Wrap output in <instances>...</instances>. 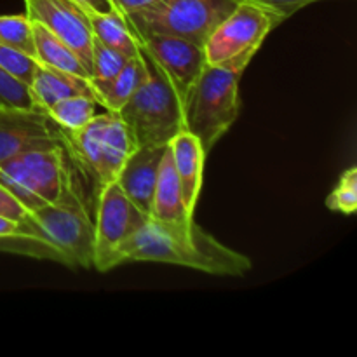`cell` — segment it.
<instances>
[{
	"label": "cell",
	"mask_w": 357,
	"mask_h": 357,
	"mask_svg": "<svg viewBox=\"0 0 357 357\" xmlns=\"http://www.w3.org/2000/svg\"><path fill=\"white\" fill-rule=\"evenodd\" d=\"M98 101L91 96H70L49 107L47 115L56 126L65 131H77L84 128L96 115Z\"/></svg>",
	"instance_id": "20"
},
{
	"label": "cell",
	"mask_w": 357,
	"mask_h": 357,
	"mask_svg": "<svg viewBox=\"0 0 357 357\" xmlns=\"http://www.w3.org/2000/svg\"><path fill=\"white\" fill-rule=\"evenodd\" d=\"M150 218L167 223H187L194 220V215H190L187 206H185L183 192H181L176 169H174L169 145H167L162 160H160Z\"/></svg>",
	"instance_id": "16"
},
{
	"label": "cell",
	"mask_w": 357,
	"mask_h": 357,
	"mask_svg": "<svg viewBox=\"0 0 357 357\" xmlns=\"http://www.w3.org/2000/svg\"><path fill=\"white\" fill-rule=\"evenodd\" d=\"M28 89H30V96L35 107L44 108V110L58 103L59 100H65V98L70 96L94 98L91 79L75 75V73L63 72V70L42 65L38 61Z\"/></svg>",
	"instance_id": "15"
},
{
	"label": "cell",
	"mask_w": 357,
	"mask_h": 357,
	"mask_svg": "<svg viewBox=\"0 0 357 357\" xmlns=\"http://www.w3.org/2000/svg\"><path fill=\"white\" fill-rule=\"evenodd\" d=\"M75 2L86 10H98V13H103V10L112 9L110 0H75Z\"/></svg>",
	"instance_id": "29"
},
{
	"label": "cell",
	"mask_w": 357,
	"mask_h": 357,
	"mask_svg": "<svg viewBox=\"0 0 357 357\" xmlns=\"http://www.w3.org/2000/svg\"><path fill=\"white\" fill-rule=\"evenodd\" d=\"M86 14L91 30H93V37L96 40L108 45V47H114L115 51L122 52L128 58H135L139 54L138 40H136L128 20L121 10L112 7L110 10H103V13L86 10Z\"/></svg>",
	"instance_id": "18"
},
{
	"label": "cell",
	"mask_w": 357,
	"mask_h": 357,
	"mask_svg": "<svg viewBox=\"0 0 357 357\" xmlns=\"http://www.w3.org/2000/svg\"><path fill=\"white\" fill-rule=\"evenodd\" d=\"M155 2H159V0H110L112 7H115L117 10H121L124 16L139 13V10L153 6Z\"/></svg>",
	"instance_id": "28"
},
{
	"label": "cell",
	"mask_w": 357,
	"mask_h": 357,
	"mask_svg": "<svg viewBox=\"0 0 357 357\" xmlns=\"http://www.w3.org/2000/svg\"><path fill=\"white\" fill-rule=\"evenodd\" d=\"M0 251L66 267H93L94 220L70 167H66L61 195L16 222L13 234L0 237Z\"/></svg>",
	"instance_id": "1"
},
{
	"label": "cell",
	"mask_w": 357,
	"mask_h": 357,
	"mask_svg": "<svg viewBox=\"0 0 357 357\" xmlns=\"http://www.w3.org/2000/svg\"><path fill=\"white\" fill-rule=\"evenodd\" d=\"M14 229H16V222H14V220L0 216V237L9 236V234H13Z\"/></svg>",
	"instance_id": "30"
},
{
	"label": "cell",
	"mask_w": 357,
	"mask_h": 357,
	"mask_svg": "<svg viewBox=\"0 0 357 357\" xmlns=\"http://www.w3.org/2000/svg\"><path fill=\"white\" fill-rule=\"evenodd\" d=\"M169 150L181 185V192H183L185 206H187L188 213L194 215L199 195H201L202 174H204V162L208 153L204 152L197 136L185 129L171 139Z\"/></svg>",
	"instance_id": "14"
},
{
	"label": "cell",
	"mask_w": 357,
	"mask_h": 357,
	"mask_svg": "<svg viewBox=\"0 0 357 357\" xmlns=\"http://www.w3.org/2000/svg\"><path fill=\"white\" fill-rule=\"evenodd\" d=\"M326 208L331 211L352 215L357 209V167H349L340 176L337 187L326 197Z\"/></svg>",
	"instance_id": "23"
},
{
	"label": "cell",
	"mask_w": 357,
	"mask_h": 357,
	"mask_svg": "<svg viewBox=\"0 0 357 357\" xmlns=\"http://www.w3.org/2000/svg\"><path fill=\"white\" fill-rule=\"evenodd\" d=\"M146 77H149V66L139 52L138 56L129 59L128 65L117 75L103 80L91 79V86H93L98 105L107 108V112L117 114L128 103L129 98L138 91V87L145 82Z\"/></svg>",
	"instance_id": "17"
},
{
	"label": "cell",
	"mask_w": 357,
	"mask_h": 357,
	"mask_svg": "<svg viewBox=\"0 0 357 357\" xmlns=\"http://www.w3.org/2000/svg\"><path fill=\"white\" fill-rule=\"evenodd\" d=\"M131 58H128L122 52L115 51L114 47L101 44L100 40L93 38V47H91V65L89 73L91 79L103 80L117 75Z\"/></svg>",
	"instance_id": "22"
},
{
	"label": "cell",
	"mask_w": 357,
	"mask_h": 357,
	"mask_svg": "<svg viewBox=\"0 0 357 357\" xmlns=\"http://www.w3.org/2000/svg\"><path fill=\"white\" fill-rule=\"evenodd\" d=\"M128 261H155L194 268L211 275H246L250 257L220 243L192 220L167 223L149 218L145 225L115 250L108 271Z\"/></svg>",
	"instance_id": "2"
},
{
	"label": "cell",
	"mask_w": 357,
	"mask_h": 357,
	"mask_svg": "<svg viewBox=\"0 0 357 357\" xmlns=\"http://www.w3.org/2000/svg\"><path fill=\"white\" fill-rule=\"evenodd\" d=\"M241 0H159L139 13L126 16L135 37L171 35L204 47L216 26Z\"/></svg>",
	"instance_id": "6"
},
{
	"label": "cell",
	"mask_w": 357,
	"mask_h": 357,
	"mask_svg": "<svg viewBox=\"0 0 357 357\" xmlns=\"http://www.w3.org/2000/svg\"><path fill=\"white\" fill-rule=\"evenodd\" d=\"M61 146V129L38 107H0V162L28 152Z\"/></svg>",
	"instance_id": "10"
},
{
	"label": "cell",
	"mask_w": 357,
	"mask_h": 357,
	"mask_svg": "<svg viewBox=\"0 0 357 357\" xmlns=\"http://www.w3.org/2000/svg\"><path fill=\"white\" fill-rule=\"evenodd\" d=\"M24 14L31 21L44 24L51 33L65 42L89 70L94 37L86 10L75 0H24Z\"/></svg>",
	"instance_id": "12"
},
{
	"label": "cell",
	"mask_w": 357,
	"mask_h": 357,
	"mask_svg": "<svg viewBox=\"0 0 357 357\" xmlns=\"http://www.w3.org/2000/svg\"><path fill=\"white\" fill-rule=\"evenodd\" d=\"M278 24L281 21L264 6L253 0H241L206 40V63L220 65L239 56H255Z\"/></svg>",
	"instance_id": "8"
},
{
	"label": "cell",
	"mask_w": 357,
	"mask_h": 357,
	"mask_svg": "<svg viewBox=\"0 0 357 357\" xmlns=\"http://www.w3.org/2000/svg\"><path fill=\"white\" fill-rule=\"evenodd\" d=\"M0 42L35 58L31 20L26 14L0 16Z\"/></svg>",
	"instance_id": "21"
},
{
	"label": "cell",
	"mask_w": 357,
	"mask_h": 357,
	"mask_svg": "<svg viewBox=\"0 0 357 357\" xmlns=\"http://www.w3.org/2000/svg\"><path fill=\"white\" fill-rule=\"evenodd\" d=\"M31 31H33L35 59L38 63L91 79L89 70L84 65L82 59L65 42L59 40L54 33H51L44 24L31 21Z\"/></svg>",
	"instance_id": "19"
},
{
	"label": "cell",
	"mask_w": 357,
	"mask_h": 357,
	"mask_svg": "<svg viewBox=\"0 0 357 357\" xmlns=\"http://www.w3.org/2000/svg\"><path fill=\"white\" fill-rule=\"evenodd\" d=\"M136 40L139 51L167 77L183 103L185 94L206 65L204 47L185 38L159 33L139 35Z\"/></svg>",
	"instance_id": "11"
},
{
	"label": "cell",
	"mask_w": 357,
	"mask_h": 357,
	"mask_svg": "<svg viewBox=\"0 0 357 357\" xmlns=\"http://www.w3.org/2000/svg\"><path fill=\"white\" fill-rule=\"evenodd\" d=\"M253 56L202 66L183 98V129L197 136L206 153L227 135L239 117V80Z\"/></svg>",
	"instance_id": "3"
},
{
	"label": "cell",
	"mask_w": 357,
	"mask_h": 357,
	"mask_svg": "<svg viewBox=\"0 0 357 357\" xmlns=\"http://www.w3.org/2000/svg\"><path fill=\"white\" fill-rule=\"evenodd\" d=\"M61 146L80 173L93 181L96 195L105 185L117 180L135 150L124 122L114 112L94 115L77 131L61 129Z\"/></svg>",
	"instance_id": "5"
},
{
	"label": "cell",
	"mask_w": 357,
	"mask_h": 357,
	"mask_svg": "<svg viewBox=\"0 0 357 357\" xmlns=\"http://www.w3.org/2000/svg\"><path fill=\"white\" fill-rule=\"evenodd\" d=\"M66 167L63 146L28 150L0 162V185L31 211L61 195Z\"/></svg>",
	"instance_id": "7"
},
{
	"label": "cell",
	"mask_w": 357,
	"mask_h": 357,
	"mask_svg": "<svg viewBox=\"0 0 357 357\" xmlns=\"http://www.w3.org/2000/svg\"><path fill=\"white\" fill-rule=\"evenodd\" d=\"M0 107H35L26 84L0 68Z\"/></svg>",
	"instance_id": "25"
},
{
	"label": "cell",
	"mask_w": 357,
	"mask_h": 357,
	"mask_svg": "<svg viewBox=\"0 0 357 357\" xmlns=\"http://www.w3.org/2000/svg\"><path fill=\"white\" fill-rule=\"evenodd\" d=\"M143 58L149 66V77L117 114L135 149L166 146L183 131V103L155 63L145 54Z\"/></svg>",
	"instance_id": "4"
},
{
	"label": "cell",
	"mask_w": 357,
	"mask_h": 357,
	"mask_svg": "<svg viewBox=\"0 0 357 357\" xmlns=\"http://www.w3.org/2000/svg\"><path fill=\"white\" fill-rule=\"evenodd\" d=\"M26 213L28 209L3 185H0V216L20 222L21 218L26 216Z\"/></svg>",
	"instance_id": "27"
},
{
	"label": "cell",
	"mask_w": 357,
	"mask_h": 357,
	"mask_svg": "<svg viewBox=\"0 0 357 357\" xmlns=\"http://www.w3.org/2000/svg\"><path fill=\"white\" fill-rule=\"evenodd\" d=\"M166 146H139L131 152L117 176L119 187L129 201L150 218L157 174Z\"/></svg>",
	"instance_id": "13"
},
{
	"label": "cell",
	"mask_w": 357,
	"mask_h": 357,
	"mask_svg": "<svg viewBox=\"0 0 357 357\" xmlns=\"http://www.w3.org/2000/svg\"><path fill=\"white\" fill-rule=\"evenodd\" d=\"M146 220L149 216L129 201L117 181L105 185L96 195L93 268L108 272V260L115 250L135 236Z\"/></svg>",
	"instance_id": "9"
},
{
	"label": "cell",
	"mask_w": 357,
	"mask_h": 357,
	"mask_svg": "<svg viewBox=\"0 0 357 357\" xmlns=\"http://www.w3.org/2000/svg\"><path fill=\"white\" fill-rule=\"evenodd\" d=\"M253 2L260 3L265 9L271 10L282 23V21L291 17L295 13H298L300 9H303V7L310 6L314 2H321V0H253Z\"/></svg>",
	"instance_id": "26"
},
{
	"label": "cell",
	"mask_w": 357,
	"mask_h": 357,
	"mask_svg": "<svg viewBox=\"0 0 357 357\" xmlns=\"http://www.w3.org/2000/svg\"><path fill=\"white\" fill-rule=\"evenodd\" d=\"M35 66H37V59L0 42V68L3 72L13 75L20 82L30 86Z\"/></svg>",
	"instance_id": "24"
}]
</instances>
